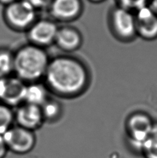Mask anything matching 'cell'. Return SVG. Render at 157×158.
I'll list each match as a JSON object with an SVG mask.
<instances>
[{
    "label": "cell",
    "instance_id": "obj_1",
    "mask_svg": "<svg viewBox=\"0 0 157 158\" xmlns=\"http://www.w3.org/2000/svg\"><path fill=\"white\" fill-rule=\"evenodd\" d=\"M44 79L49 92L59 97L71 98L81 95L88 88L90 74L78 58L60 56L50 60Z\"/></svg>",
    "mask_w": 157,
    "mask_h": 158
},
{
    "label": "cell",
    "instance_id": "obj_2",
    "mask_svg": "<svg viewBox=\"0 0 157 158\" xmlns=\"http://www.w3.org/2000/svg\"><path fill=\"white\" fill-rule=\"evenodd\" d=\"M49 58L43 47L33 44L25 45L14 54L13 72L25 83L44 78Z\"/></svg>",
    "mask_w": 157,
    "mask_h": 158
},
{
    "label": "cell",
    "instance_id": "obj_3",
    "mask_svg": "<svg viewBox=\"0 0 157 158\" xmlns=\"http://www.w3.org/2000/svg\"><path fill=\"white\" fill-rule=\"evenodd\" d=\"M155 125L152 118L144 112H135L129 116L125 122L128 139L134 146L141 150L142 145L152 135Z\"/></svg>",
    "mask_w": 157,
    "mask_h": 158
},
{
    "label": "cell",
    "instance_id": "obj_4",
    "mask_svg": "<svg viewBox=\"0 0 157 158\" xmlns=\"http://www.w3.org/2000/svg\"><path fill=\"white\" fill-rule=\"evenodd\" d=\"M112 32L121 41H130L137 35L134 12L120 6L112 8L109 15Z\"/></svg>",
    "mask_w": 157,
    "mask_h": 158
},
{
    "label": "cell",
    "instance_id": "obj_5",
    "mask_svg": "<svg viewBox=\"0 0 157 158\" xmlns=\"http://www.w3.org/2000/svg\"><path fill=\"white\" fill-rule=\"evenodd\" d=\"M4 18L14 29H29L36 21V10L24 0H16L6 6Z\"/></svg>",
    "mask_w": 157,
    "mask_h": 158
},
{
    "label": "cell",
    "instance_id": "obj_6",
    "mask_svg": "<svg viewBox=\"0 0 157 158\" xmlns=\"http://www.w3.org/2000/svg\"><path fill=\"white\" fill-rule=\"evenodd\" d=\"M8 151L26 155L35 148L37 138L34 131L13 125L2 135Z\"/></svg>",
    "mask_w": 157,
    "mask_h": 158
},
{
    "label": "cell",
    "instance_id": "obj_7",
    "mask_svg": "<svg viewBox=\"0 0 157 158\" xmlns=\"http://www.w3.org/2000/svg\"><path fill=\"white\" fill-rule=\"evenodd\" d=\"M26 83L15 76L0 78V102L13 108L24 102Z\"/></svg>",
    "mask_w": 157,
    "mask_h": 158
},
{
    "label": "cell",
    "instance_id": "obj_8",
    "mask_svg": "<svg viewBox=\"0 0 157 158\" xmlns=\"http://www.w3.org/2000/svg\"><path fill=\"white\" fill-rule=\"evenodd\" d=\"M58 29L55 22L40 19L35 21L28 29V37L31 44L44 48L55 42Z\"/></svg>",
    "mask_w": 157,
    "mask_h": 158
},
{
    "label": "cell",
    "instance_id": "obj_9",
    "mask_svg": "<svg viewBox=\"0 0 157 158\" xmlns=\"http://www.w3.org/2000/svg\"><path fill=\"white\" fill-rule=\"evenodd\" d=\"M136 19V34L145 40L157 38V15L149 5L134 11Z\"/></svg>",
    "mask_w": 157,
    "mask_h": 158
},
{
    "label": "cell",
    "instance_id": "obj_10",
    "mask_svg": "<svg viewBox=\"0 0 157 158\" xmlns=\"http://www.w3.org/2000/svg\"><path fill=\"white\" fill-rule=\"evenodd\" d=\"M16 108L14 111L16 125L35 132L45 123L40 106L24 102Z\"/></svg>",
    "mask_w": 157,
    "mask_h": 158
},
{
    "label": "cell",
    "instance_id": "obj_11",
    "mask_svg": "<svg viewBox=\"0 0 157 158\" xmlns=\"http://www.w3.org/2000/svg\"><path fill=\"white\" fill-rule=\"evenodd\" d=\"M49 9L51 16L58 21L71 22L82 15V0H52Z\"/></svg>",
    "mask_w": 157,
    "mask_h": 158
},
{
    "label": "cell",
    "instance_id": "obj_12",
    "mask_svg": "<svg viewBox=\"0 0 157 158\" xmlns=\"http://www.w3.org/2000/svg\"><path fill=\"white\" fill-rule=\"evenodd\" d=\"M55 43L64 52H73L80 48L83 44V36L80 31L74 27H59Z\"/></svg>",
    "mask_w": 157,
    "mask_h": 158
},
{
    "label": "cell",
    "instance_id": "obj_13",
    "mask_svg": "<svg viewBox=\"0 0 157 158\" xmlns=\"http://www.w3.org/2000/svg\"><path fill=\"white\" fill-rule=\"evenodd\" d=\"M49 89L44 83H40L39 81L26 83L24 102L41 106L49 97Z\"/></svg>",
    "mask_w": 157,
    "mask_h": 158
},
{
    "label": "cell",
    "instance_id": "obj_14",
    "mask_svg": "<svg viewBox=\"0 0 157 158\" xmlns=\"http://www.w3.org/2000/svg\"><path fill=\"white\" fill-rule=\"evenodd\" d=\"M44 122L55 123L61 118L63 114V107L60 101L49 97L40 106Z\"/></svg>",
    "mask_w": 157,
    "mask_h": 158
},
{
    "label": "cell",
    "instance_id": "obj_15",
    "mask_svg": "<svg viewBox=\"0 0 157 158\" xmlns=\"http://www.w3.org/2000/svg\"><path fill=\"white\" fill-rule=\"evenodd\" d=\"M15 121V112L13 108L0 102V135H3Z\"/></svg>",
    "mask_w": 157,
    "mask_h": 158
},
{
    "label": "cell",
    "instance_id": "obj_16",
    "mask_svg": "<svg viewBox=\"0 0 157 158\" xmlns=\"http://www.w3.org/2000/svg\"><path fill=\"white\" fill-rule=\"evenodd\" d=\"M13 69V53L6 49H0V78L10 76Z\"/></svg>",
    "mask_w": 157,
    "mask_h": 158
},
{
    "label": "cell",
    "instance_id": "obj_17",
    "mask_svg": "<svg viewBox=\"0 0 157 158\" xmlns=\"http://www.w3.org/2000/svg\"><path fill=\"white\" fill-rule=\"evenodd\" d=\"M141 151L145 158H157V128L142 145Z\"/></svg>",
    "mask_w": 157,
    "mask_h": 158
},
{
    "label": "cell",
    "instance_id": "obj_18",
    "mask_svg": "<svg viewBox=\"0 0 157 158\" xmlns=\"http://www.w3.org/2000/svg\"><path fill=\"white\" fill-rule=\"evenodd\" d=\"M150 0H117L120 6L135 11L142 6L147 5Z\"/></svg>",
    "mask_w": 157,
    "mask_h": 158
},
{
    "label": "cell",
    "instance_id": "obj_19",
    "mask_svg": "<svg viewBox=\"0 0 157 158\" xmlns=\"http://www.w3.org/2000/svg\"><path fill=\"white\" fill-rule=\"evenodd\" d=\"M24 1L29 3L37 10L46 8H49L52 0H24Z\"/></svg>",
    "mask_w": 157,
    "mask_h": 158
},
{
    "label": "cell",
    "instance_id": "obj_20",
    "mask_svg": "<svg viewBox=\"0 0 157 158\" xmlns=\"http://www.w3.org/2000/svg\"><path fill=\"white\" fill-rule=\"evenodd\" d=\"M8 150L2 135H0V158H5Z\"/></svg>",
    "mask_w": 157,
    "mask_h": 158
},
{
    "label": "cell",
    "instance_id": "obj_21",
    "mask_svg": "<svg viewBox=\"0 0 157 158\" xmlns=\"http://www.w3.org/2000/svg\"><path fill=\"white\" fill-rule=\"evenodd\" d=\"M148 5L157 15V0H150Z\"/></svg>",
    "mask_w": 157,
    "mask_h": 158
},
{
    "label": "cell",
    "instance_id": "obj_22",
    "mask_svg": "<svg viewBox=\"0 0 157 158\" xmlns=\"http://www.w3.org/2000/svg\"><path fill=\"white\" fill-rule=\"evenodd\" d=\"M16 1V0H0V4H2L5 6H7L10 3Z\"/></svg>",
    "mask_w": 157,
    "mask_h": 158
},
{
    "label": "cell",
    "instance_id": "obj_23",
    "mask_svg": "<svg viewBox=\"0 0 157 158\" xmlns=\"http://www.w3.org/2000/svg\"><path fill=\"white\" fill-rule=\"evenodd\" d=\"M89 1H90L93 3H100V2H104L105 0H89Z\"/></svg>",
    "mask_w": 157,
    "mask_h": 158
}]
</instances>
